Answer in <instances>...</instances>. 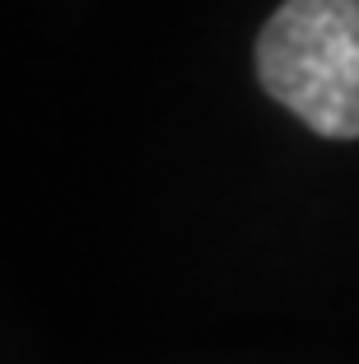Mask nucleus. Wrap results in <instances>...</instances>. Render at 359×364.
I'll list each match as a JSON object with an SVG mask.
<instances>
[{
  "label": "nucleus",
  "instance_id": "nucleus-1",
  "mask_svg": "<svg viewBox=\"0 0 359 364\" xmlns=\"http://www.w3.org/2000/svg\"><path fill=\"white\" fill-rule=\"evenodd\" d=\"M275 103L327 140H359V0H285L257 38Z\"/></svg>",
  "mask_w": 359,
  "mask_h": 364
}]
</instances>
